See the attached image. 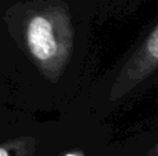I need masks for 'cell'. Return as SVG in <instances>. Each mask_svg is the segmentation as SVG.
Here are the masks:
<instances>
[{
	"label": "cell",
	"instance_id": "cell-3",
	"mask_svg": "<svg viewBox=\"0 0 158 156\" xmlns=\"http://www.w3.org/2000/svg\"><path fill=\"white\" fill-rule=\"evenodd\" d=\"M0 156H10V154H8V151L6 148H2V146H0Z\"/></svg>",
	"mask_w": 158,
	"mask_h": 156
},
{
	"label": "cell",
	"instance_id": "cell-1",
	"mask_svg": "<svg viewBox=\"0 0 158 156\" xmlns=\"http://www.w3.org/2000/svg\"><path fill=\"white\" fill-rule=\"evenodd\" d=\"M27 41L29 51L39 61H49L56 55L54 32L52 22L43 15H35L31 18L27 28Z\"/></svg>",
	"mask_w": 158,
	"mask_h": 156
},
{
	"label": "cell",
	"instance_id": "cell-4",
	"mask_svg": "<svg viewBox=\"0 0 158 156\" xmlns=\"http://www.w3.org/2000/svg\"><path fill=\"white\" fill-rule=\"evenodd\" d=\"M67 156H78V155H72V154H69V155H67Z\"/></svg>",
	"mask_w": 158,
	"mask_h": 156
},
{
	"label": "cell",
	"instance_id": "cell-2",
	"mask_svg": "<svg viewBox=\"0 0 158 156\" xmlns=\"http://www.w3.org/2000/svg\"><path fill=\"white\" fill-rule=\"evenodd\" d=\"M147 50L151 54V57L158 60V26H157V29L153 32V35L150 36V39H148Z\"/></svg>",
	"mask_w": 158,
	"mask_h": 156
}]
</instances>
